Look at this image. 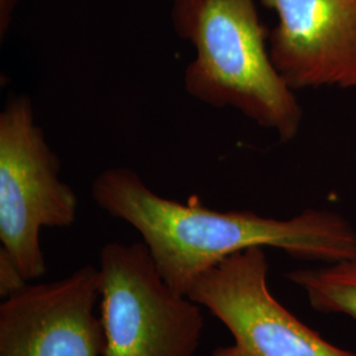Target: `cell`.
<instances>
[{"instance_id":"5b68a950","label":"cell","mask_w":356,"mask_h":356,"mask_svg":"<svg viewBox=\"0 0 356 356\" xmlns=\"http://www.w3.org/2000/svg\"><path fill=\"white\" fill-rule=\"evenodd\" d=\"M267 254L254 247L232 254L200 276L189 297L231 332L225 356H356L327 342L275 298Z\"/></svg>"},{"instance_id":"ba28073f","label":"cell","mask_w":356,"mask_h":356,"mask_svg":"<svg viewBox=\"0 0 356 356\" xmlns=\"http://www.w3.org/2000/svg\"><path fill=\"white\" fill-rule=\"evenodd\" d=\"M305 291L310 306L325 314H343L356 321V256L323 267L286 273Z\"/></svg>"},{"instance_id":"52a82bcc","label":"cell","mask_w":356,"mask_h":356,"mask_svg":"<svg viewBox=\"0 0 356 356\" xmlns=\"http://www.w3.org/2000/svg\"><path fill=\"white\" fill-rule=\"evenodd\" d=\"M260 1L277 15L268 48L291 89H356V0Z\"/></svg>"},{"instance_id":"8fae6325","label":"cell","mask_w":356,"mask_h":356,"mask_svg":"<svg viewBox=\"0 0 356 356\" xmlns=\"http://www.w3.org/2000/svg\"><path fill=\"white\" fill-rule=\"evenodd\" d=\"M211 356H225V354L222 353V350H220V347H219V348H216V351L211 354Z\"/></svg>"},{"instance_id":"8992f818","label":"cell","mask_w":356,"mask_h":356,"mask_svg":"<svg viewBox=\"0 0 356 356\" xmlns=\"http://www.w3.org/2000/svg\"><path fill=\"white\" fill-rule=\"evenodd\" d=\"M99 269L29 282L0 305V356H106Z\"/></svg>"},{"instance_id":"3957f363","label":"cell","mask_w":356,"mask_h":356,"mask_svg":"<svg viewBox=\"0 0 356 356\" xmlns=\"http://www.w3.org/2000/svg\"><path fill=\"white\" fill-rule=\"evenodd\" d=\"M60 168L31 99L10 98L0 113V250L28 281L47 270L41 229H65L76 220V193L60 177Z\"/></svg>"},{"instance_id":"30bf717a","label":"cell","mask_w":356,"mask_h":356,"mask_svg":"<svg viewBox=\"0 0 356 356\" xmlns=\"http://www.w3.org/2000/svg\"><path fill=\"white\" fill-rule=\"evenodd\" d=\"M17 0H0V36L4 38L7 29L10 28V22L13 17V8Z\"/></svg>"},{"instance_id":"9c48e42d","label":"cell","mask_w":356,"mask_h":356,"mask_svg":"<svg viewBox=\"0 0 356 356\" xmlns=\"http://www.w3.org/2000/svg\"><path fill=\"white\" fill-rule=\"evenodd\" d=\"M28 284L29 281L13 263V259L0 250V296L6 300L24 289Z\"/></svg>"},{"instance_id":"277c9868","label":"cell","mask_w":356,"mask_h":356,"mask_svg":"<svg viewBox=\"0 0 356 356\" xmlns=\"http://www.w3.org/2000/svg\"><path fill=\"white\" fill-rule=\"evenodd\" d=\"M98 269L106 356H195L202 306L164 280L144 243H107Z\"/></svg>"},{"instance_id":"6da1fadb","label":"cell","mask_w":356,"mask_h":356,"mask_svg":"<svg viewBox=\"0 0 356 356\" xmlns=\"http://www.w3.org/2000/svg\"><path fill=\"white\" fill-rule=\"evenodd\" d=\"M91 194L107 214L140 234L164 280L185 296L204 272L254 247L326 264L356 256V229L329 210L307 209L289 219L216 211L197 195L186 204L161 197L128 168L102 172Z\"/></svg>"},{"instance_id":"7a4b0ae2","label":"cell","mask_w":356,"mask_h":356,"mask_svg":"<svg viewBox=\"0 0 356 356\" xmlns=\"http://www.w3.org/2000/svg\"><path fill=\"white\" fill-rule=\"evenodd\" d=\"M172 23L195 51L184 73L191 97L232 107L282 143L297 136L304 113L272 63L254 0H173Z\"/></svg>"}]
</instances>
